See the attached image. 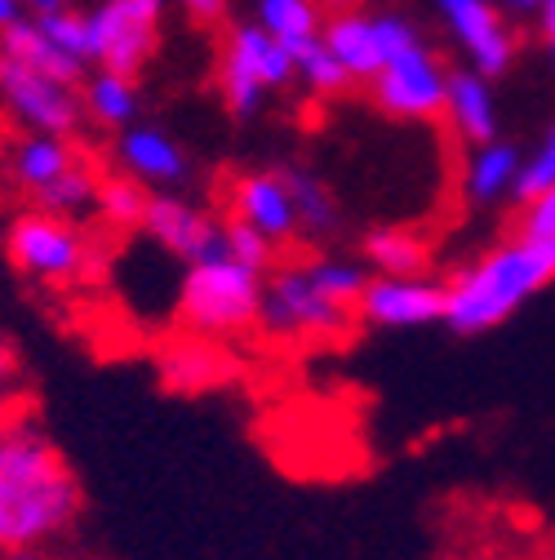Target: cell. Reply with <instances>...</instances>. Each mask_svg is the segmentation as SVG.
I'll use <instances>...</instances> for the list:
<instances>
[{"label": "cell", "mask_w": 555, "mask_h": 560, "mask_svg": "<svg viewBox=\"0 0 555 560\" xmlns=\"http://www.w3.org/2000/svg\"><path fill=\"white\" fill-rule=\"evenodd\" d=\"M85 489L40 418L0 413V556L40 560L76 534Z\"/></svg>", "instance_id": "1"}, {"label": "cell", "mask_w": 555, "mask_h": 560, "mask_svg": "<svg viewBox=\"0 0 555 560\" xmlns=\"http://www.w3.org/2000/svg\"><path fill=\"white\" fill-rule=\"evenodd\" d=\"M546 285H555V241L507 232L445 280V325L467 338L489 334Z\"/></svg>", "instance_id": "2"}, {"label": "cell", "mask_w": 555, "mask_h": 560, "mask_svg": "<svg viewBox=\"0 0 555 560\" xmlns=\"http://www.w3.org/2000/svg\"><path fill=\"white\" fill-rule=\"evenodd\" d=\"M262 285H267V271H258L232 254L191 262L174 290V320L182 334L236 342L258 329Z\"/></svg>", "instance_id": "3"}, {"label": "cell", "mask_w": 555, "mask_h": 560, "mask_svg": "<svg viewBox=\"0 0 555 560\" xmlns=\"http://www.w3.org/2000/svg\"><path fill=\"white\" fill-rule=\"evenodd\" d=\"M356 325H361L356 307L333 303L307 271V258H281L267 271L258 334H267L271 342H290V347L320 342L324 347V342H342Z\"/></svg>", "instance_id": "4"}, {"label": "cell", "mask_w": 555, "mask_h": 560, "mask_svg": "<svg viewBox=\"0 0 555 560\" xmlns=\"http://www.w3.org/2000/svg\"><path fill=\"white\" fill-rule=\"evenodd\" d=\"M290 81H298V58L267 36L258 23H236L223 36L219 49V98L227 107V116L249 120L258 116L262 98L285 90Z\"/></svg>", "instance_id": "5"}, {"label": "cell", "mask_w": 555, "mask_h": 560, "mask_svg": "<svg viewBox=\"0 0 555 560\" xmlns=\"http://www.w3.org/2000/svg\"><path fill=\"white\" fill-rule=\"evenodd\" d=\"M5 254L10 262L40 285H76L94 267V241L81 232V223H67L40 209L14 214L5 228Z\"/></svg>", "instance_id": "6"}, {"label": "cell", "mask_w": 555, "mask_h": 560, "mask_svg": "<svg viewBox=\"0 0 555 560\" xmlns=\"http://www.w3.org/2000/svg\"><path fill=\"white\" fill-rule=\"evenodd\" d=\"M165 0H98L85 14L90 67L138 77L161 49Z\"/></svg>", "instance_id": "7"}, {"label": "cell", "mask_w": 555, "mask_h": 560, "mask_svg": "<svg viewBox=\"0 0 555 560\" xmlns=\"http://www.w3.org/2000/svg\"><path fill=\"white\" fill-rule=\"evenodd\" d=\"M329 54L346 67V77L356 85H374V77L382 67L404 54L409 45H418L423 32L413 27V19L404 14H365V10H342L324 19V36Z\"/></svg>", "instance_id": "8"}, {"label": "cell", "mask_w": 555, "mask_h": 560, "mask_svg": "<svg viewBox=\"0 0 555 560\" xmlns=\"http://www.w3.org/2000/svg\"><path fill=\"white\" fill-rule=\"evenodd\" d=\"M0 107H5L14 125H23V133L76 138V129L85 125L81 85H62L5 54H0Z\"/></svg>", "instance_id": "9"}, {"label": "cell", "mask_w": 555, "mask_h": 560, "mask_svg": "<svg viewBox=\"0 0 555 560\" xmlns=\"http://www.w3.org/2000/svg\"><path fill=\"white\" fill-rule=\"evenodd\" d=\"M369 90H374L378 112L391 120H440L445 98H449V67L427 40H418L404 54H395L374 77Z\"/></svg>", "instance_id": "10"}, {"label": "cell", "mask_w": 555, "mask_h": 560, "mask_svg": "<svg viewBox=\"0 0 555 560\" xmlns=\"http://www.w3.org/2000/svg\"><path fill=\"white\" fill-rule=\"evenodd\" d=\"M436 14L480 77H503L520 58V27L498 0H436Z\"/></svg>", "instance_id": "11"}, {"label": "cell", "mask_w": 555, "mask_h": 560, "mask_svg": "<svg viewBox=\"0 0 555 560\" xmlns=\"http://www.w3.org/2000/svg\"><path fill=\"white\" fill-rule=\"evenodd\" d=\"M143 236L165 258H178L182 267L232 254L227 249V219H219L214 209H204L200 200H191L182 191H152Z\"/></svg>", "instance_id": "12"}, {"label": "cell", "mask_w": 555, "mask_h": 560, "mask_svg": "<svg viewBox=\"0 0 555 560\" xmlns=\"http://www.w3.org/2000/svg\"><path fill=\"white\" fill-rule=\"evenodd\" d=\"M445 280L427 276H374L356 303L361 325L369 329H427L445 325Z\"/></svg>", "instance_id": "13"}, {"label": "cell", "mask_w": 555, "mask_h": 560, "mask_svg": "<svg viewBox=\"0 0 555 560\" xmlns=\"http://www.w3.org/2000/svg\"><path fill=\"white\" fill-rule=\"evenodd\" d=\"M227 219L249 223L253 232H262L275 249H285L294 241H303L298 228V205L290 191L285 170H249L227 187Z\"/></svg>", "instance_id": "14"}, {"label": "cell", "mask_w": 555, "mask_h": 560, "mask_svg": "<svg viewBox=\"0 0 555 560\" xmlns=\"http://www.w3.org/2000/svg\"><path fill=\"white\" fill-rule=\"evenodd\" d=\"M116 165L120 174L138 178L152 191H178L191 174V161L178 138L156 125H138V120L116 133Z\"/></svg>", "instance_id": "15"}, {"label": "cell", "mask_w": 555, "mask_h": 560, "mask_svg": "<svg viewBox=\"0 0 555 560\" xmlns=\"http://www.w3.org/2000/svg\"><path fill=\"white\" fill-rule=\"evenodd\" d=\"M161 378L174 387V392H214L223 387L232 374H236V361H232V347L227 342H214V338H196V334H182L174 342L161 347Z\"/></svg>", "instance_id": "16"}, {"label": "cell", "mask_w": 555, "mask_h": 560, "mask_svg": "<svg viewBox=\"0 0 555 560\" xmlns=\"http://www.w3.org/2000/svg\"><path fill=\"white\" fill-rule=\"evenodd\" d=\"M520 165H524V152H520L516 143H503V138L467 148L462 174H458L462 200L475 205V209H494V205H503V200H516Z\"/></svg>", "instance_id": "17"}, {"label": "cell", "mask_w": 555, "mask_h": 560, "mask_svg": "<svg viewBox=\"0 0 555 560\" xmlns=\"http://www.w3.org/2000/svg\"><path fill=\"white\" fill-rule=\"evenodd\" d=\"M76 161H81V152H76L72 138H58V133H23V138H14L10 152H5V183L32 200V196H40L54 178H62Z\"/></svg>", "instance_id": "18"}, {"label": "cell", "mask_w": 555, "mask_h": 560, "mask_svg": "<svg viewBox=\"0 0 555 560\" xmlns=\"http://www.w3.org/2000/svg\"><path fill=\"white\" fill-rule=\"evenodd\" d=\"M445 120L462 138L467 148L494 143L498 138V98L494 81L471 72V67H453L449 72V98H445Z\"/></svg>", "instance_id": "19"}, {"label": "cell", "mask_w": 555, "mask_h": 560, "mask_svg": "<svg viewBox=\"0 0 555 560\" xmlns=\"http://www.w3.org/2000/svg\"><path fill=\"white\" fill-rule=\"evenodd\" d=\"M0 54L14 58V62H23V67H32V72H45V77L62 81V85H85V62H76L72 54H62V49L40 32V23H36L32 14H27L23 23H14L10 32H0Z\"/></svg>", "instance_id": "20"}, {"label": "cell", "mask_w": 555, "mask_h": 560, "mask_svg": "<svg viewBox=\"0 0 555 560\" xmlns=\"http://www.w3.org/2000/svg\"><path fill=\"white\" fill-rule=\"evenodd\" d=\"M361 258L374 276H427L432 271V241L413 228H369L361 236Z\"/></svg>", "instance_id": "21"}, {"label": "cell", "mask_w": 555, "mask_h": 560, "mask_svg": "<svg viewBox=\"0 0 555 560\" xmlns=\"http://www.w3.org/2000/svg\"><path fill=\"white\" fill-rule=\"evenodd\" d=\"M285 178H290V191H294V205H298V228H303V241L311 245H329L338 232H342V205L333 196V187L307 170V165H281Z\"/></svg>", "instance_id": "22"}, {"label": "cell", "mask_w": 555, "mask_h": 560, "mask_svg": "<svg viewBox=\"0 0 555 560\" xmlns=\"http://www.w3.org/2000/svg\"><path fill=\"white\" fill-rule=\"evenodd\" d=\"M324 19L329 14H324L320 0H258L253 5V23L267 36L281 40L294 58L324 36Z\"/></svg>", "instance_id": "23"}, {"label": "cell", "mask_w": 555, "mask_h": 560, "mask_svg": "<svg viewBox=\"0 0 555 560\" xmlns=\"http://www.w3.org/2000/svg\"><path fill=\"white\" fill-rule=\"evenodd\" d=\"M98 183H103V174L90 165V156H81L62 178H54L40 196H32V209L67 219V223H85L98 214Z\"/></svg>", "instance_id": "24"}, {"label": "cell", "mask_w": 555, "mask_h": 560, "mask_svg": "<svg viewBox=\"0 0 555 560\" xmlns=\"http://www.w3.org/2000/svg\"><path fill=\"white\" fill-rule=\"evenodd\" d=\"M81 103H85V116L103 129H129L138 120V85L133 77H120V72H90L85 85H81Z\"/></svg>", "instance_id": "25"}, {"label": "cell", "mask_w": 555, "mask_h": 560, "mask_svg": "<svg viewBox=\"0 0 555 560\" xmlns=\"http://www.w3.org/2000/svg\"><path fill=\"white\" fill-rule=\"evenodd\" d=\"M147 205H152V187H143L129 174H103V183H98V219L111 232H143Z\"/></svg>", "instance_id": "26"}, {"label": "cell", "mask_w": 555, "mask_h": 560, "mask_svg": "<svg viewBox=\"0 0 555 560\" xmlns=\"http://www.w3.org/2000/svg\"><path fill=\"white\" fill-rule=\"evenodd\" d=\"M298 85H303L307 94H316V98H342V94L356 90V81L346 77V67L329 54L324 40H316V45H307V49L298 54Z\"/></svg>", "instance_id": "27"}, {"label": "cell", "mask_w": 555, "mask_h": 560, "mask_svg": "<svg viewBox=\"0 0 555 560\" xmlns=\"http://www.w3.org/2000/svg\"><path fill=\"white\" fill-rule=\"evenodd\" d=\"M546 187H555V125L542 129V138L533 143V152L524 156L520 183H516V200H511V205H524V200L542 196Z\"/></svg>", "instance_id": "28"}, {"label": "cell", "mask_w": 555, "mask_h": 560, "mask_svg": "<svg viewBox=\"0 0 555 560\" xmlns=\"http://www.w3.org/2000/svg\"><path fill=\"white\" fill-rule=\"evenodd\" d=\"M40 23V32L62 49V54H72L76 62L90 67V36H85V14H76L72 5L67 10H54V14H32Z\"/></svg>", "instance_id": "29"}, {"label": "cell", "mask_w": 555, "mask_h": 560, "mask_svg": "<svg viewBox=\"0 0 555 560\" xmlns=\"http://www.w3.org/2000/svg\"><path fill=\"white\" fill-rule=\"evenodd\" d=\"M227 249H232V258H240V262H249L258 271H271L275 262H281V249H275L262 232H253L249 223H240V219H227Z\"/></svg>", "instance_id": "30"}, {"label": "cell", "mask_w": 555, "mask_h": 560, "mask_svg": "<svg viewBox=\"0 0 555 560\" xmlns=\"http://www.w3.org/2000/svg\"><path fill=\"white\" fill-rule=\"evenodd\" d=\"M511 232L520 236H538V241H555V187H546L542 196L516 205V223Z\"/></svg>", "instance_id": "31"}, {"label": "cell", "mask_w": 555, "mask_h": 560, "mask_svg": "<svg viewBox=\"0 0 555 560\" xmlns=\"http://www.w3.org/2000/svg\"><path fill=\"white\" fill-rule=\"evenodd\" d=\"M19 405H23V370H19L14 347L0 338V413H10Z\"/></svg>", "instance_id": "32"}, {"label": "cell", "mask_w": 555, "mask_h": 560, "mask_svg": "<svg viewBox=\"0 0 555 560\" xmlns=\"http://www.w3.org/2000/svg\"><path fill=\"white\" fill-rule=\"evenodd\" d=\"M533 23H538V40H542V49H546L551 72H555V0H542L538 14H533Z\"/></svg>", "instance_id": "33"}, {"label": "cell", "mask_w": 555, "mask_h": 560, "mask_svg": "<svg viewBox=\"0 0 555 560\" xmlns=\"http://www.w3.org/2000/svg\"><path fill=\"white\" fill-rule=\"evenodd\" d=\"M178 5H182L191 19H200V23H219L223 10H227V0H178Z\"/></svg>", "instance_id": "34"}, {"label": "cell", "mask_w": 555, "mask_h": 560, "mask_svg": "<svg viewBox=\"0 0 555 560\" xmlns=\"http://www.w3.org/2000/svg\"><path fill=\"white\" fill-rule=\"evenodd\" d=\"M27 19V5L23 0H0V32H10L14 23H23Z\"/></svg>", "instance_id": "35"}, {"label": "cell", "mask_w": 555, "mask_h": 560, "mask_svg": "<svg viewBox=\"0 0 555 560\" xmlns=\"http://www.w3.org/2000/svg\"><path fill=\"white\" fill-rule=\"evenodd\" d=\"M498 5L511 14V19H533L538 14V5H542V0H498Z\"/></svg>", "instance_id": "36"}, {"label": "cell", "mask_w": 555, "mask_h": 560, "mask_svg": "<svg viewBox=\"0 0 555 560\" xmlns=\"http://www.w3.org/2000/svg\"><path fill=\"white\" fill-rule=\"evenodd\" d=\"M27 14H54V10H67V0H23Z\"/></svg>", "instance_id": "37"}, {"label": "cell", "mask_w": 555, "mask_h": 560, "mask_svg": "<svg viewBox=\"0 0 555 560\" xmlns=\"http://www.w3.org/2000/svg\"><path fill=\"white\" fill-rule=\"evenodd\" d=\"M320 5H324V14H342V10H356L361 0H320Z\"/></svg>", "instance_id": "38"}, {"label": "cell", "mask_w": 555, "mask_h": 560, "mask_svg": "<svg viewBox=\"0 0 555 560\" xmlns=\"http://www.w3.org/2000/svg\"><path fill=\"white\" fill-rule=\"evenodd\" d=\"M533 560H555V542H546V547H542V551H538Z\"/></svg>", "instance_id": "39"}]
</instances>
